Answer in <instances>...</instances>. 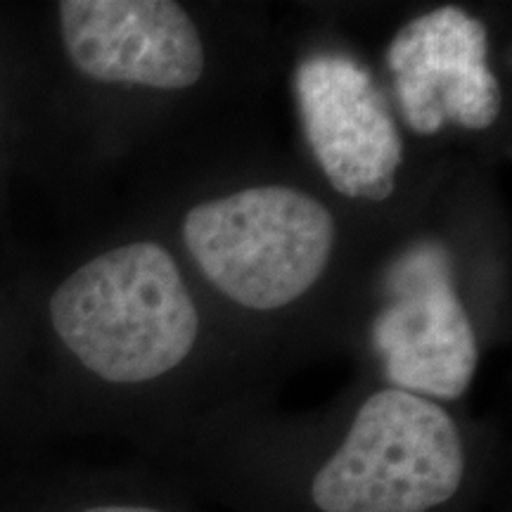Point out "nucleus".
Wrapping results in <instances>:
<instances>
[{"instance_id": "1", "label": "nucleus", "mask_w": 512, "mask_h": 512, "mask_svg": "<svg viewBox=\"0 0 512 512\" xmlns=\"http://www.w3.org/2000/svg\"><path fill=\"white\" fill-rule=\"evenodd\" d=\"M463 427L437 401L380 389L302 486L306 512H448L470 482Z\"/></svg>"}, {"instance_id": "3", "label": "nucleus", "mask_w": 512, "mask_h": 512, "mask_svg": "<svg viewBox=\"0 0 512 512\" xmlns=\"http://www.w3.org/2000/svg\"><path fill=\"white\" fill-rule=\"evenodd\" d=\"M183 240L226 297L271 311L316 285L335 249V221L302 190L259 185L190 209Z\"/></svg>"}, {"instance_id": "6", "label": "nucleus", "mask_w": 512, "mask_h": 512, "mask_svg": "<svg viewBox=\"0 0 512 512\" xmlns=\"http://www.w3.org/2000/svg\"><path fill=\"white\" fill-rule=\"evenodd\" d=\"M489 43L477 17L437 8L408 22L387 50L389 69L408 126L434 136L446 121L470 131L501 114V86L486 62Z\"/></svg>"}, {"instance_id": "4", "label": "nucleus", "mask_w": 512, "mask_h": 512, "mask_svg": "<svg viewBox=\"0 0 512 512\" xmlns=\"http://www.w3.org/2000/svg\"><path fill=\"white\" fill-rule=\"evenodd\" d=\"M387 304L373 323V347L392 389L456 401L477 370V337L453 285L451 254L418 242L387 271Z\"/></svg>"}, {"instance_id": "5", "label": "nucleus", "mask_w": 512, "mask_h": 512, "mask_svg": "<svg viewBox=\"0 0 512 512\" xmlns=\"http://www.w3.org/2000/svg\"><path fill=\"white\" fill-rule=\"evenodd\" d=\"M306 140L332 188L382 202L394 192L403 140L373 76L356 60L318 53L294 74Z\"/></svg>"}, {"instance_id": "7", "label": "nucleus", "mask_w": 512, "mask_h": 512, "mask_svg": "<svg viewBox=\"0 0 512 512\" xmlns=\"http://www.w3.org/2000/svg\"><path fill=\"white\" fill-rule=\"evenodd\" d=\"M60 22L76 69L95 81L183 91L204 72L200 31L171 0H64Z\"/></svg>"}, {"instance_id": "2", "label": "nucleus", "mask_w": 512, "mask_h": 512, "mask_svg": "<svg viewBox=\"0 0 512 512\" xmlns=\"http://www.w3.org/2000/svg\"><path fill=\"white\" fill-rule=\"evenodd\" d=\"M50 320L83 366L112 384L166 375L200 332L174 256L157 242H131L81 266L55 290Z\"/></svg>"}]
</instances>
